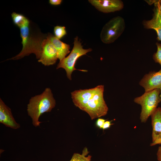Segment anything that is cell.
<instances>
[{
    "instance_id": "1",
    "label": "cell",
    "mask_w": 161,
    "mask_h": 161,
    "mask_svg": "<svg viewBox=\"0 0 161 161\" xmlns=\"http://www.w3.org/2000/svg\"><path fill=\"white\" fill-rule=\"evenodd\" d=\"M103 85L94 88L76 90L71 93L74 105L88 113L92 120L106 115L108 107L104 100Z\"/></svg>"
},
{
    "instance_id": "2",
    "label": "cell",
    "mask_w": 161,
    "mask_h": 161,
    "mask_svg": "<svg viewBox=\"0 0 161 161\" xmlns=\"http://www.w3.org/2000/svg\"><path fill=\"white\" fill-rule=\"evenodd\" d=\"M55 105V100L49 88H46L41 94L32 97L27 105V111L33 126H40L41 123L39 120L40 116L45 112H50Z\"/></svg>"
},
{
    "instance_id": "3",
    "label": "cell",
    "mask_w": 161,
    "mask_h": 161,
    "mask_svg": "<svg viewBox=\"0 0 161 161\" xmlns=\"http://www.w3.org/2000/svg\"><path fill=\"white\" fill-rule=\"evenodd\" d=\"M30 21H27L19 28L22 39V48L20 52L16 56L7 60H18L31 53L35 55L39 59L42 51V44L44 39L41 37H35L31 34L29 27Z\"/></svg>"
},
{
    "instance_id": "4",
    "label": "cell",
    "mask_w": 161,
    "mask_h": 161,
    "mask_svg": "<svg viewBox=\"0 0 161 161\" xmlns=\"http://www.w3.org/2000/svg\"><path fill=\"white\" fill-rule=\"evenodd\" d=\"M160 89H156L145 93L135 97L134 102L141 106L140 119L142 123H145L149 117L157 108L161 102Z\"/></svg>"
},
{
    "instance_id": "5",
    "label": "cell",
    "mask_w": 161,
    "mask_h": 161,
    "mask_svg": "<svg viewBox=\"0 0 161 161\" xmlns=\"http://www.w3.org/2000/svg\"><path fill=\"white\" fill-rule=\"evenodd\" d=\"M73 44V49L70 54L59 61L56 67V69L60 68L64 69L67 78L70 80H72L71 75L72 72L78 70L75 67L77 60L81 56L86 55L87 52L92 51V49L90 48L83 49L80 40H79L77 36L75 38Z\"/></svg>"
},
{
    "instance_id": "6",
    "label": "cell",
    "mask_w": 161,
    "mask_h": 161,
    "mask_svg": "<svg viewBox=\"0 0 161 161\" xmlns=\"http://www.w3.org/2000/svg\"><path fill=\"white\" fill-rule=\"evenodd\" d=\"M125 28L124 19L117 16L109 21L103 27L100 34L101 41L105 44L114 42L122 34Z\"/></svg>"
},
{
    "instance_id": "7",
    "label": "cell",
    "mask_w": 161,
    "mask_h": 161,
    "mask_svg": "<svg viewBox=\"0 0 161 161\" xmlns=\"http://www.w3.org/2000/svg\"><path fill=\"white\" fill-rule=\"evenodd\" d=\"M58 59L57 49L48 39H44L42 42V51L38 62L45 66H49L55 63Z\"/></svg>"
},
{
    "instance_id": "8",
    "label": "cell",
    "mask_w": 161,
    "mask_h": 161,
    "mask_svg": "<svg viewBox=\"0 0 161 161\" xmlns=\"http://www.w3.org/2000/svg\"><path fill=\"white\" fill-rule=\"evenodd\" d=\"M88 1L98 10L104 13L120 11L124 7L120 0H89Z\"/></svg>"
},
{
    "instance_id": "9",
    "label": "cell",
    "mask_w": 161,
    "mask_h": 161,
    "mask_svg": "<svg viewBox=\"0 0 161 161\" xmlns=\"http://www.w3.org/2000/svg\"><path fill=\"white\" fill-rule=\"evenodd\" d=\"M140 85L148 92L161 88V69L159 71L150 72L144 76L139 82Z\"/></svg>"
},
{
    "instance_id": "10",
    "label": "cell",
    "mask_w": 161,
    "mask_h": 161,
    "mask_svg": "<svg viewBox=\"0 0 161 161\" xmlns=\"http://www.w3.org/2000/svg\"><path fill=\"white\" fill-rule=\"evenodd\" d=\"M0 123L6 126L14 129L20 127L15 120L11 109L0 98Z\"/></svg>"
},
{
    "instance_id": "11",
    "label": "cell",
    "mask_w": 161,
    "mask_h": 161,
    "mask_svg": "<svg viewBox=\"0 0 161 161\" xmlns=\"http://www.w3.org/2000/svg\"><path fill=\"white\" fill-rule=\"evenodd\" d=\"M46 38L52 43L57 49L58 58L60 61L64 58L69 53V45L61 41L55 35L50 33H48Z\"/></svg>"
},
{
    "instance_id": "12",
    "label": "cell",
    "mask_w": 161,
    "mask_h": 161,
    "mask_svg": "<svg viewBox=\"0 0 161 161\" xmlns=\"http://www.w3.org/2000/svg\"><path fill=\"white\" fill-rule=\"evenodd\" d=\"M152 127V142L161 137V107L157 108L151 115Z\"/></svg>"
},
{
    "instance_id": "13",
    "label": "cell",
    "mask_w": 161,
    "mask_h": 161,
    "mask_svg": "<svg viewBox=\"0 0 161 161\" xmlns=\"http://www.w3.org/2000/svg\"><path fill=\"white\" fill-rule=\"evenodd\" d=\"M152 18L149 20H144L143 24L145 28L155 30L157 36V39L161 41V17L155 9Z\"/></svg>"
},
{
    "instance_id": "14",
    "label": "cell",
    "mask_w": 161,
    "mask_h": 161,
    "mask_svg": "<svg viewBox=\"0 0 161 161\" xmlns=\"http://www.w3.org/2000/svg\"><path fill=\"white\" fill-rule=\"evenodd\" d=\"M89 152L87 148L86 147L84 148L81 154L74 153L69 161H91V156L89 155L86 156Z\"/></svg>"
},
{
    "instance_id": "15",
    "label": "cell",
    "mask_w": 161,
    "mask_h": 161,
    "mask_svg": "<svg viewBox=\"0 0 161 161\" xmlns=\"http://www.w3.org/2000/svg\"><path fill=\"white\" fill-rule=\"evenodd\" d=\"M11 16L14 24L19 27L23 24L28 19L23 15L15 12L12 13Z\"/></svg>"
},
{
    "instance_id": "16",
    "label": "cell",
    "mask_w": 161,
    "mask_h": 161,
    "mask_svg": "<svg viewBox=\"0 0 161 161\" xmlns=\"http://www.w3.org/2000/svg\"><path fill=\"white\" fill-rule=\"evenodd\" d=\"M54 31L55 36L59 40L66 34L64 26H56L54 27Z\"/></svg>"
},
{
    "instance_id": "17",
    "label": "cell",
    "mask_w": 161,
    "mask_h": 161,
    "mask_svg": "<svg viewBox=\"0 0 161 161\" xmlns=\"http://www.w3.org/2000/svg\"><path fill=\"white\" fill-rule=\"evenodd\" d=\"M156 45L157 47V52L153 55V58L156 63H159L161 66V44L157 42Z\"/></svg>"
},
{
    "instance_id": "18",
    "label": "cell",
    "mask_w": 161,
    "mask_h": 161,
    "mask_svg": "<svg viewBox=\"0 0 161 161\" xmlns=\"http://www.w3.org/2000/svg\"><path fill=\"white\" fill-rule=\"evenodd\" d=\"M154 5L155 9L161 17V0H155Z\"/></svg>"
},
{
    "instance_id": "19",
    "label": "cell",
    "mask_w": 161,
    "mask_h": 161,
    "mask_svg": "<svg viewBox=\"0 0 161 161\" xmlns=\"http://www.w3.org/2000/svg\"><path fill=\"white\" fill-rule=\"evenodd\" d=\"M106 120L102 118H98L96 121L97 126L100 129H102V126L106 121Z\"/></svg>"
},
{
    "instance_id": "20",
    "label": "cell",
    "mask_w": 161,
    "mask_h": 161,
    "mask_svg": "<svg viewBox=\"0 0 161 161\" xmlns=\"http://www.w3.org/2000/svg\"><path fill=\"white\" fill-rule=\"evenodd\" d=\"M112 124L111 123V121H106L104 122L102 129L104 130L109 128Z\"/></svg>"
},
{
    "instance_id": "21",
    "label": "cell",
    "mask_w": 161,
    "mask_h": 161,
    "mask_svg": "<svg viewBox=\"0 0 161 161\" xmlns=\"http://www.w3.org/2000/svg\"><path fill=\"white\" fill-rule=\"evenodd\" d=\"M62 1V0H49V3L52 5H58L60 4Z\"/></svg>"
},
{
    "instance_id": "22",
    "label": "cell",
    "mask_w": 161,
    "mask_h": 161,
    "mask_svg": "<svg viewBox=\"0 0 161 161\" xmlns=\"http://www.w3.org/2000/svg\"><path fill=\"white\" fill-rule=\"evenodd\" d=\"M157 155L158 160L159 161H161V146L159 147Z\"/></svg>"
},
{
    "instance_id": "23",
    "label": "cell",
    "mask_w": 161,
    "mask_h": 161,
    "mask_svg": "<svg viewBox=\"0 0 161 161\" xmlns=\"http://www.w3.org/2000/svg\"><path fill=\"white\" fill-rule=\"evenodd\" d=\"M158 144H161V137L152 142L150 144V146H153Z\"/></svg>"
},
{
    "instance_id": "24",
    "label": "cell",
    "mask_w": 161,
    "mask_h": 161,
    "mask_svg": "<svg viewBox=\"0 0 161 161\" xmlns=\"http://www.w3.org/2000/svg\"><path fill=\"white\" fill-rule=\"evenodd\" d=\"M149 5H151L154 3L155 0H145Z\"/></svg>"
},
{
    "instance_id": "25",
    "label": "cell",
    "mask_w": 161,
    "mask_h": 161,
    "mask_svg": "<svg viewBox=\"0 0 161 161\" xmlns=\"http://www.w3.org/2000/svg\"><path fill=\"white\" fill-rule=\"evenodd\" d=\"M160 97L161 100V88H160Z\"/></svg>"
}]
</instances>
